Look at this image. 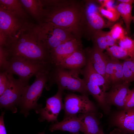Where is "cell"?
<instances>
[{"label": "cell", "instance_id": "9a60e30c", "mask_svg": "<svg viewBox=\"0 0 134 134\" xmlns=\"http://www.w3.org/2000/svg\"><path fill=\"white\" fill-rule=\"evenodd\" d=\"M130 83L124 82L112 86L105 94L106 102L110 106L114 105L119 110L124 109L126 98L130 89Z\"/></svg>", "mask_w": 134, "mask_h": 134}, {"label": "cell", "instance_id": "4fadbf2b", "mask_svg": "<svg viewBox=\"0 0 134 134\" xmlns=\"http://www.w3.org/2000/svg\"><path fill=\"white\" fill-rule=\"evenodd\" d=\"M109 123L111 127H116L126 134H134V107L114 112Z\"/></svg>", "mask_w": 134, "mask_h": 134}, {"label": "cell", "instance_id": "e575fe53", "mask_svg": "<svg viewBox=\"0 0 134 134\" xmlns=\"http://www.w3.org/2000/svg\"><path fill=\"white\" fill-rule=\"evenodd\" d=\"M109 134H126L119 129L116 128L111 131Z\"/></svg>", "mask_w": 134, "mask_h": 134}, {"label": "cell", "instance_id": "d590c367", "mask_svg": "<svg viewBox=\"0 0 134 134\" xmlns=\"http://www.w3.org/2000/svg\"><path fill=\"white\" fill-rule=\"evenodd\" d=\"M118 4L124 3L132 4H134V0H116Z\"/></svg>", "mask_w": 134, "mask_h": 134}, {"label": "cell", "instance_id": "ab89813d", "mask_svg": "<svg viewBox=\"0 0 134 134\" xmlns=\"http://www.w3.org/2000/svg\"></svg>", "mask_w": 134, "mask_h": 134}, {"label": "cell", "instance_id": "1f68e13d", "mask_svg": "<svg viewBox=\"0 0 134 134\" xmlns=\"http://www.w3.org/2000/svg\"><path fill=\"white\" fill-rule=\"evenodd\" d=\"M134 107V87L131 90H130L126 97L125 101L124 109H128Z\"/></svg>", "mask_w": 134, "mask_h": 134}, {"label": "cell", "instance_id": "d6a6232c", "mask_svg": "<svg viewBox=\"0 0 134 134\" xmlns=\"http://www.w3.org/2000/svg\"><path fill=\"white\" fill-rule=\"evenodd\" d=\"M115 0H98V3L100 6L109 10H113L115 9L113 4Z\"/></svg>", "mask_w": 134, "mask_h": 134}, {"label": "cell", "instance_id": "ac0fdd59", "mask_svg": "<svg viewBox=\"0 0 134 134\" xmlns=\"http://www.w3.org/2000/svg\"><path fill=\"white\" fill-rule=\"evenodd\" d=\"M84 49L87 57L90 60L94 69L105 78L108 55L94 46Z\"/></svg>", "mask_w": 134, "mask_h": 134}, {"label": "cell", "instance_id": "7402d4cb", "mask_svg": "<svg viewBox=\"0 0 134 134\" xmlns=\"http://www.w3.org/2000/svg\"><path fill=\"white\" fill-rule=\"evenodd\" d=\"M19 1L27 12L39 23L43 10L41 0H20Z\"/></svg>", "mask_w": 134, "mask_h": 134}, {"label": "cell", "instance_id": "f35d334b", "mask_svg": "<svg viewBox=\"0 0 134 134\" xmlns=\"http://www.w3.org/2000/svg\"><path fill=\"white\" fill-rule=\"evenodd\" d=\"M133 21L134 23V16H133Z\"/></svg>", "mask_w": 134, "mask_h": 134}, {"label": "cell", "instance_id": "484cf974", "mask_svg": "<svg viewBox=\"0 0 134 134\" xmlns=\"http://www.w3.org/2000/svg\"><path fill=\"white\" fill-rule=\"evenodd\" d=\"M123 67L125 82L134 81V55L124 60Z\"/></svg>", "mask_w": 134, "mask_h": 134}, {"label": "cell", "instance_id": "8fae6325", "mask_svg": "<svg viewBox=\"0 0 134 134\" xmlns=\"http://www.w3.org/2000/svg\"><path fill=\"white\" fill-rule=\"evenodd\" d=\"M64 117L77 116V114L88 112H98L95 104L88 95H78L73 93L67 94L63 104Z\"/></svg>", "mask_w": 134, "mask_h": 134}, {"label": "cell", "instance_id": "5bb4252c", "mask_svg": "<svg viewBox=\"0 0 134 134\" xmlns=\"http://www.w3.org/2000/svg\"><path fill=\"white\" fill-rule=\"evenodd\" d=\"M82 47L81 39L76 37L62 43L50 52L52 64L58 66L65 59Z\"/></svg>", "mask_w": 134, "mask_h": 134}, {"label": "cell", "instance_id": "7c38bea8", "mask_svg": "<svg viewBox=\"0 0 134 134\" xmlns=\"http://www.w3.org/2000/svg\"><path fill=\"white\" fill-rule=\"evenodd\" d=\"M63 91L58 88L55 95L46 99L45 107H41L35 110L36 113L39 115L38 119L39 121L58 122V116L60 111L63 109V104L62 101Z\"/></svg>", "mask_w": 134, "mask_h": 134}, {"label": "cell", "instance_id": "30bf717a", "mask_svg": "<svg viewBox=\"0 0 134 134\" xmlns=\"http://www.w3.org/2000/svg\"><path fill=\"white\" fill-rule=\"evenodd\" d=\"M7 73L9 83L6 89L0 96V107L15 113L17 111V107L18 106L25 89L29 85V81L20 78L15 79L13 74Z\"/></svg>", "mask_w": 134, "mask_h": 134}, {"label": "cell", "instance_id": "2e32d148", "mask_svg": "<svg viewBox=\"0 0 134 134\" xmlns=\"http://www.w3.org/2000/svg\"><path fill=\"white\" fill-rule=\"evenodd\" d=\"M105 79L110 87L124 82L123 63L109 57L106 67Z\"/></svg>", "mask_w": 134, "mask_h": 134}, {"label": "cell", "instance_id": "7a4b0ae2", "mask_svg": "<svg viewBox=\"0 0 134 134\" xmlns=\"http://www.w3.org/2000/svg\"><path fill=\"white\" fill-rule=\"evenodd\" d=\"M8 50V58L19 57L52 64L50 52L40 39L38 25L33 24L23 31L16 42Z\"/></svg>", "mask_w": 134, "mask_h": 134}, {"label": "cell", "instance_id": "277c9868", "mask_svg": "<svg viewBox=\"0 0 134 134\" xmlns=\"http://www.w3.org/2000/svg\"><path fill=\"white\" fill-rule=\"evenodd\" d=\"M87 58L86 65L80 74L83 76L89 93L95 99L104 112L108 115L110 112V106L106 102L105 94L111 87L105 78L96 71L90 59Z\"/></svg>", "mask_w": 134, "mask_h": 134}, {"label": "cell", "instance_id": "6da1fadb", "mask_svg": "<svg viewBox=\"0 0 134 134\" xmlns=\"http://www.w3.org/2000/svg\"><path fill=\"white\" fill-rule=\"evenodd\" d=\"M43 10L40 22L53 24L70 32L77 38L83 37V1L41 0Z\"/></svg>", "mask_w": 134, "mask_h": 134}, {"label": "cell", "instance_id": "d4e9b609", "mask_svg": "<svg viewBox=\"0 0 134 134\" xmlns=\"http://www.w3.org/2000/svg\"><path fill=\"white\" fill-rule=\"evenodd\" d=\"M106 50V54L113 59L124 60L132 57L129 53L117 44L108 47Z\"/></svg>", "mask_w": 134, "mask_h": 134}, {"label": "cell", "instance_id": "44dd1931", "mask_svg": "<svg viewBox=\"0 0 134 134\" xmlns=\"http://www.w3.org/2000/svg\"><path fill=\"white\" fill-rule=\"evenodd\" d=\"M91 39L93 46L103 52L108 47L116 45L118 42L110 34L109 32H105L102 30L96 32Z\"/></svg>", "mask_w": 134, "mask_h": 134}, {"label": "cell", "instance_id": "5b68a950", "mask_svg": "<svg viewBox=\"0 0 134 134\" xmlns=\"http://www.w3.org/2000/svg\"><path fill=\"white\" fill-rule=\"evenodd\" d=\"M80 74L79 72L54 66L50 73L48 84L45 87L49 89L51 85L56 83L58 88L63 91L66 90L88 95L89 93L86 84L83 79L79 77Z\"/></svg>", "mask_w": 134, "mask_h": 134}, {"label": "cell", "instance_id": "603a6c76", "mask_svg": "<svg viewBox=\"0 0 134 134\" xmlns=\"http://www.w3.org/2000/svg\"><path fill=\"white\" fill-rule=\"evenodd\" d=\"M114 6L123 19L127 33L129 34L130 33V25L133 18L132 13V4L120 3Z\"/></svg>", "mask_w": 134, "mask_h": 134}, {"label": "cell", "instance_id": "8992f818", "mask_svg": "<svg viewBox=\"0 0 134 134\" xmlns=\"http://www.w3.org/2000/svg\"><path fill=\"white\" fill-rule=\"evenodd\" d=\"M8 72L15 74L19 78L29 81L34 76L40 74L49 73L54 66L51 63L13 56L9 57Z\"/></svg>", "mask_w": 134, "mask_h": 134}, {"label": "cell", "instance_id": "d6986e66", "mask_svg": "<svg viewBox=\"0 0 134 134\" xmlns=\"http://www.w3.org/2000/svg\"><path fill=\"white\" fill-rule=\"evenodd\" d=\"M69 132L71 134H79L83 132L81 123L77 116L64 117L63 120L53 124L49 130L52 132L56 130Z\"/></svg>", "mask_w": 134, "mask_h": 134}, {"label": "cell", "instance_id": "e0dca14e", "mask_svg": "<svg viewBox=\"0 0 134 134\" xmlns=\"http://www.w3.org/2000/svg\"><path fill=\"white\" fill-rule=\"evenodd\" d=\"M87 62L85 52V49L82 48L76 50L56 66L80 72Z\"/></svg>", "mask_w": 134, "mask_h": 134}, {"label": "cell", "instance_id": "ffe728a7", "mask_svg": "<svg viewBox=\"0 0 134 134\" xmlns=\"http://www.w3.org/2000/svg\"><path fill=\"white\" fill-rule=\"evenodd\" d=\"M98 113L88 112L79 114L78 116L82 124L84 134H100L103 129L100 126Z\"/></svg>", "mask_w": 134, "mask_h": 134}, {"label": "cell", "instance_id": "83f0119b", "mask_svg": "<svg viewBox=\"0 0 134 134\" xmlns=\"http://www.w3.org/2000/svg\"><path fill=\"white\" fill-rule=\"evenodd\" d=\"M99 10L101 14L107 19L111 22H113L117 21L120 18V15L118 11L115 8L113 10H109L100 6Z\"/></svg>", "mask_w": 134, "mask_h": 134}, {"label": "cell", "instance_id": "4dcf8cb0", "mask_svg": "<svg viewBox=\"0 0 134 134\" xmlns=\"http://www.w3.org/2000/svg\"><path fill=\"white\" fill-rule=\"evenodd\" d=\"M9 80L7 72L6 71H0V96L2 95L8 86Z\"/></svg>", "mask_w": 134, "mask_h": 134}, {"label": "cell", "instance_id": "74e56055", "mask_svg": "<svg viewBox=\"0 0 134 134\" xmlns=\"http://www.w3.org/2000/svg\"><path fill=\"white\" fill-rule=\"evenodd\" d=\"M38 134H45L44 131H43L42 132L39 133Z\"/></svg>", "mask_w": 134, "mask_h": 134}, {"label": "cell", "instance_id": "f1b7e54d", "mask_svg": "<svg viewBox=\"0 0 134 134\" xmlns=\"http://www.w3.org/2000/svg\"><path fill=\"white\" fill-rule=\"evenodd\" d=\"M110 28L109 33L113 38L116 41L119 40L126 35L124 29L120 23H115Z\"/></svg>", "mask_w": 134, "mask_h": 134}, {"label": "cell", "instance_id": "836d02e7", "mask_svg": "<svg viewBox=\"0 0 134 134\" xmlns=\"http://www.w3.org/2000/svg\"><path fill=\"white\" fill-rule=\"evenodd\" d=\"M4 112H2L0 117V134H7L4 121Z\"/></svg>", "mask_w": 134, "mask_h": 134}, {"label": "cell", "instance_id": "3957f363", "mask_svg": "<svg viewBox=\"0 0 134 134\" xmlns=\"http://www.w3.org/2000/svg\"><path fill=\"white\" fill-rule=\"evenodd\" d=\"M0 6V46L8 49L33 24Z\"/></svg>", "mask_w": 134, "mask_h": 134}, {"label": "cell", "instance_id": "9c48e42d", "mask_svg": "<svg viewBox=\"0 0 134 134\" xmlns=\"http://www.w3.org/2000/svg\"><path fill=\"white\" fill-rule=\"evenodd\" d=\"M38 26L40 39L50 52L62 43L76 37L68 31L51 23H42Z\"/></svg>", "mask_w": 134, "mask_h": 134}, {"label": "cell", "instance_id": "52a82bcc", "mask_svg": "<svg viewBox=\"0 0 134 134\" xmlns=\"http://www.w3.org/2000/svg\"><path fill=\"white\" fill-rule=\"evenodd\" d=\"M96 0L83 1V12L82 21L83 37L91 39L94 34L104 28H111L114 24L107 22L99 12V6Z\"/></svg>", "mask_w": 134, "mask_h": 134}, {"label": "cell", "instance_id": "ba28073f", "mask_svg": "<svg viewBox=\"0 0 134 134\" xmlns=\"http://www.w3.org/2000/svg\"><path fill=\"white\" fill-rule=\"evenodd\" d=\"M50 73H41L36 75L33 83L28 85L25 89L18 106L20 112L25 117L29 114L30 110H36L42 107V105L37 104V102L49 80Z\"/></svg>", "mask_w": 134, "mask_h": 134}, {"label": "cell", "instance_id": "8d00e7d4", "mask_svg": "<svg viewBox=\"0 0 134 134\" xmlns=\"http://www.w3.org/2000/svg\"><path fill=\"white\" fill-rule=\"evenodd\" d=\"M100 134H105L104 133L103 129L101 130Z\"/></svg>", "mask_w": 134, "mask_h": 134}, {"label": "cell", "instance_id": "f546056e", "mask_svg": "<svg viewBox=\"0 0 134 134\" xmlns=\"http://www.w3.org/2000/svg\"><path fill=\"white\" fill-rule=\"evenodd\" d=\"M8 56L7 49L5 47L0 46V71H6L8 69L9 66Z\"/></svg>", "mask_w": 134, "mask_h": 134}, {"label": "cell", "instance_id": "4316f807", "mask_svg": "<svg viewBox=\"0 0 134 134\" xmlns=\"http://www.w3.org/2000/svg\"><path fill=\"white\" fill-rule=\"evenodd\" d=\"M119 46L129 53L132 56L134 55V40L125 35L119 40Z\"/></svg>", "mask_w": 134, "mask_h": 134}, {"label": "cell", "instance_id": "cb8c5ba5", "mask_svg": "<svg viewBox=\"0 0 134 134\" xmlns=\"http://www.w3.org/2000/svg\"><path fill=\"white\" fill-rule=\"evenodd\" d=\"M0 6L19 16L28 18L29 16L19 0H0Z\"/></svg>", "mask_w": 134, "mask_h": 134}]
</instances>
